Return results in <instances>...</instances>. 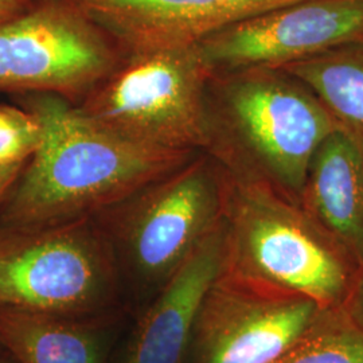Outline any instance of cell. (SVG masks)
Returning <instances> with one entry per match:
<instances>
[{
    "instance_id": "cell-2",
    "label": "cell",
    "mask_w": 363,
    "mask_h": 363,
    "mask_svg": "<svg viewBox=\"0 0 363 363\" xmlns=\"http://www.w3.org/2000/svg\"><path fill=\"white\" fill-rule=\"evenodd\" d=\"M206 150L225 172L271 186L301 205L312 156L337 123L286 69L211 74Z\"/></svg>"
},
{
    "instance_id": "cell-16",
    "label": "cell",
    "mask_w": 363,
    "mask_h": 363,
    "mask_svg": "<svg viewBox=\"0 0 363 363\" xmlns=\"http://www.w3.org/2000/svg\"><path fill=\"white\" fill-rule=\"evenodd\" d=\"M39 140L38 117L28 109L0 105V166L22 167Z\"/></svg>"
},
{
    "instance_id": "cell-12",
    "label": "cell",
    "mask_w": 363,
    "mask_h": 363,
    "mask_svg": "<svg viewBox=\"0 0 363 363\" xmlns=\"http://www.w3.org/2000/svg\"><path fill=\"white\" fill-rule=\"evenodd\" d=\"M301 206L350 249L363 252V143L337 127L318 147Z\"/></svg>"
},
{
    "instance_id": "cell-15",
    "label": "cell",
    "mask_w": 363,
    "mask_h": 363,
    "mask_svg": "<svg viewBox=\"0 0 363 363\" xmlns=\"http://www.w3.org/2000/svg\"><path fill=\"white\" fill-rule=\"evenodd\" d=\"M273 363H363V330L350 322L342 310L325 311Z\"/></svg>"
},
{
    "instance_id": "cell-10",
    "label": "cell",
    "mask_w": 363,
    "mask_h": 363,
    "mask_svg": "<svg viewBox=\"0 0 363 363\" xmlns=\"http://www.w3.org/2000/svg\"><path fill=\"white\" fill-rule=\"evenodd\" d=\"M130 54L196 45L210 34L294 0H76Z\"/></svg>"
},
{
    "instance_id": "cell-8",
    "label": "cell",
    "mask_w": 363,
    "mask_h": 363,
    "mask_svg": "<svg viewBox=\"0 0 363 363\" xmlns=\"http://www.w3.org/2000/svg\"><path fill=\"white\" fill-rule=\"evenodd\" d=\"M323 310L312 298L235 279L223 271L195 320V363H273Z\"/></svg>"
},
{
    "instance_id": "cell-3",
    "label": "cell",
    "mask_w": 363,
    "mask_h": 363,
    "mask_svg": "<svg viewBox=\"0 0 363 363\" xmlns=\"http://www.w3.org/2000/svg\"><path fill=\"white\" fill-rule=\"evenodd\" d=\"M223 273L342 310L357 271L350 249L311 214L259 182L226 174Z\"/></svg>"
},
{
    "instance_id": "cell-21",
    "label": "cell",
    "mask_w": 363,
    "mask_h": 363,
    "mask_svg": "<svg viewBox=\"0 0 363 363\" xmlns=\"http://www.w3.org/2000/svg\"><path fill=\"white\" fill-rule=\"evenodd\" d=\"M1 352H4V350H3V347H1V345H0V354H1Z\"/></svg>"
},
{
    "instance_id": "cell-7",
    "label": "cell",
    "mask_w": 363,
    "mask_h": 363,
    "mask_svg": "<svg viewBox=\"0 0 363 363\" xmlns=\"http://www.w3.org/2000/svg\"><path fill=\"white\" fill-rule=\"evenodd\" d=\"M148 189L123 222L121 241L132 273L162 288L223 218L226 172L206 156Z\"/></svg>"
},
{
    "instance_id": "cell-9",
    "label": "cell",
    "mask_w": 363,
    "mask_h": 363,
    "mask_svg": "<svg viewBox=\"0 0 363 363\" xmlns=\"http://www.w3.org/2000/svg\"><path fill=\"white\" fill-rule=\"evenodd\" d=\"M363 33V0H294L196 43L211 74L286 66Z\"/></svg>"
},
{
    "instance_id": "cell-5",
    "label": "cell",
    "mask_w": 363,
    "mask_h": 363,
    "mask_svg": "<svg viewBox=\"0 0 363 363\" xmlns=\"http://www.w3.org/2000/svg\"><path fill=\"white\" fill-rule=\"evenodd\" d=\"M81 220L0 234V307L82 318L106 307L116 279Z\"/></svg>"
},
{
    "instance_id": "cell-20",
    "label": "cell",
    "mask_w": 363,
    "mask_h": 363,
    "mask_svg": "<svg viewBox=\"0 0 363 363\" xmlns=\"http://www.w3.org/2000/svg\"><path fill=\"white\" fill-rule=\"evenodd\" d=\"M0 363H18L15 359H13V357L9 354V352H1L0 354Z\"/></svg>"
},
{
    "instance_id": "cell-19",
    "label": "cell",
    "mask_w": 363,
    "mask_h": 363,
    "mask_svg": "<svg viewBox=\"0 0 363 363\" xmlns=\"http://www.w3.org/2000/svg\"><path fill=\"white\" fill-rule=\"evenodd\" d=\"M30 3V0H0V21L21 13Z\"/></svg>"
},
{
    "instance_id": "cell-11",
    "label": "cell",
    "mask_w": 363,
    "mask_h": 363,
    "mask_svg": "<svg viewBox=\"0 0 363 363\" xmlns=\"http://www.w3.org/2000/svg\"><path fill=\"white\" fill-rule=\"evenodd\" d=\"M226 259V226L220 223L182 262L136 325L121 363H183L208 288Z\"/></svg>"
},
{
    "instance_id": "cell-4",
    "label": "cell",
    "mask_w": 363,
    "mask_h": 363,
    "mask_svg": "<svg viewBox=\"0 0 363 363\" xmlns=\"http://www.w3.org/2000/svg\"><path fill=\"white\" fill-rule=\"evenodd\" d=\"M210 77L196 45L133 52L79 109L135 143L191 154L208 147Z\"/></svg>"
},
{
    "instance_id": "cell-14",
    "label": "cell",
    "mask_w": 363,
    "mask_h": 363,
    "mask_svg": "<svg viewBox=\"0 0 363 363\" xmlns=\"http://www.w3.org/2000/svg\"><path fill=\"white\" fill-rule=\"evenodd\" d=\"M284 69L310 88L339 128L363 143V33Z\"/></svg>"
},
{
    "instance_id": "cell-22",
    "label": "cell",
    "mask_w": 363,
    "mask_h": 363,
    "mask_svg": "<svg viewBox=\"0 0 363 363\" xmlns=\"http://www.w3.org/2000/svg\"><path fill=\"white\" fill-rule=\"evenodd\" d=\"M30 1H33V0H30Z\"/></svg>"
},
{
    "instance_id": "cell-13",
    "label": "cell",
    "mask_w": 363,
    "mask_h": 363,
    "mask_svg": "<svg viewBox=\"0 0 363 363\" xmlns=\"http://www.w3.org/2000/svg\"><path fill=\"white\" fill-rule=\"evenodd\" d=\"M0 345L18 363H103V337L81 318L0 307Z\"/></svg>"
},
{
    "instance_id": "cell-17",
    "label": "cell",
    "mask_w": 363,
    "mask_h": 363,
    "mask_svg": "<svg viewBox=\"0 0 363 363\" xmlns=\"http://www.w3.org/2000/svg\"><path fill=\"white\" fill-rule=\"evenodd\" d=\"M342 311L350 322L363 330V252L357 259L355 276Z\"/></svg>"
},
{
    "instance_id": "cell-1",
    "label": "cell",
    "mask_w": 363,
    "mask_h": 363,
    "mask_svg": "<svg viewBox=\"0 0 363 363\" xmlns=\"http://www.w3.org/2000/svg\"><path fill=\"white\" fill-rule=\"evenodd\" d=\"M27 103L38 117L40 140L0 203L3 232L82 220L160 181L191 155L128 140L55 94H38Z\"/></svg>"
},
{
    "instance_id": "cell-6",
    "label": "cell",
    "mask_w": 363,
    "mask_h": 363,
    "mask_svg": "<svg viewBox=\"0 0 363 363\" xmlns=\"http://www.w3.org/2000/svg\"><path fill=\"white\" fill-rule=\"evenodd\" d=\"M30 4L0 21V91L77 96L113 72L108 34L76 0Z\"/></svg>"
},
{
    "instance_id": "cell-18",
    "label": "cell",
    "mask_w": 363,
    "mask_h": 363,
    "mask_svg": "<svg viewBox=\"0 0 363 363\" xmlns=\"http://www.w3.org/2000/svg\"><path fill=\"white\" fill-rule=\"evenodd\" d=\"M22 167H9V166H0V203L4 199L9 190L11 189L15 179L18 178Z\"/></svg>"
}]
</instances>
